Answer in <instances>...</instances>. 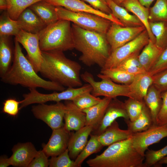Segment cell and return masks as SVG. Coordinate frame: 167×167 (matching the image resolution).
Segmentation results:
<instances>
[{
  "label": "cell",
  "instance_id": "1",
  "mask_svg": "<svg viewBox=\"0 0 167 167\" xmlns=\"http://www.w3.org/2000/svg\"><path fill=\"white\" fill-rule=\"evenodd\" d=\"M39 72L44 77L67 88L83 86L82 68L78 62L67 58L60 51H42Z\"/></svg>",
  "mask_w": 167,
  "mask_h": 167
},
{
  "label": "cell",
  "instance_id": "2",
  "mask_svg": "<svg viewBox=\"0 0 167 167\" xmlns=\"http://www.w3.org/2000/svg\"><path fill=\"white\" fill-rule=\"evenodd\" d=\"M1 81L6 84L19 85L30 89L39 88L48 90L61 92L65 87L39 76L31 62L23 54L19 43L15 40L13 61L9 70Z\"/></svg>",
  "mask_w": 167,
  "mask_h": 167
},
{
  "label": "cell",
  "instance_id": "3",
  "mask_svg": "<svg viewBox=\"0 0 167 167\" xmlns=\"http://www.w3.org/2000/svg\"><path fill=\"white\" fill-rule=\"evenodd\" d=\"M74 49L81 54L79 60L87 66L97 65L102 68L111 52L106 34L84 29L73 23Z\"/></svg>",
  "mask_w": 167,
  "mask_h": 167
},
{
  "label": "cell",
  "instance_id": "4",
  "mask_svg": "<svg viewBox=\"0 0 167 167\" xmlns=\"http://www.w3.org/2000/svg\"><path fill=\"white\" fill-rule=\"evenodd\" d=\"M144 160L133 147L131 137L109 146L86 163L90 167H144Z\"/></svg>",
  "mask_w": 167,
  "mask_h": 167
},
{
  "label": "cell",
  "instance_id": "5",
  "mask_svg": "<svg viewBox=\"0 0 167 167\" xmlns=\"http://www.w3.org/2000/svg\"><path fill=\"white\" fill-rule=\"evenodd\" d=\"M42 51L64 52L74 49L71 22L59 19L38 34Z\"/></svg>",
  "mask_w": 167,
  "mask_h": 167
},
{
  "label": "cell",
  "instance_id": "6",
  "mask_svg": "<svg viewBox=\"0 0 167 167\" xmlns=\"http://www.w3.org/2000/svg\"><path fill=\"white\" fill-rule=\"evenodd\" d=\"M59 19L68 20L86 30L106 34L112 22L98 15L87 12H75L61 6H56Z\"/></svg>",
  "mask_w": 167,
  "mask_h": 167
},
{
  "label": "cell",
  "instance_id": "7",
  "mask_svg": "<svg viewBox=\"0 0 167 167\" xmlns=\"http://www.w3.org/2000/svg\"><path fill=\"white\" fill-rule=\"evenodd\" d=\"M92 88L89 84L80 87L68 88L61 91L49 94L42 93L36 89H30L29 92L23 95L24 99L20 101L19 108L21 109L31 104H43L48 101L60 102L62 100L72 101L80 94L87 92H92Z\"/></svg>",
  "mask_w": 167,
  "mask_h": 167
},
{
  "label": "cell",
  "instance_id": "8",
  "mask_svg": "<svg viewBox=\"0 0 167 167\" xmlns=\"http://www.w3.org/2000/svg\"><path fill=\"white\" fill-rule=\"evenodd\" d=\"M97 76L101 79V81H96L93 75L87 71L81 74L82 80L92 87V90L91 93L94 96H102L112 99L119 96L130 98L128 85L116 84L101 73L98 74Z\"/></svg>",
  "mask_w": 167,
  "mask_h": 167
},
{
  "label": "cell",
  "instance_id": "9",
  "mask_svg": "<svg viewBox=\"0 0 167 167\" xmlns=\"http://www.w3.org/2000/svg\"><path fill=\"white\" fill-rule=\"evenodd\" d=\"M149 40L148 34L145 29L133 40L112 51L104 67L101 69L115 68L125 59L140 53Z\"/></svg>",
  "mask_w": 167,
  "mask_h": 167
},
{
  "label": "cell",
  "instance_id": "10",
  "mask_svg": "<svg viewBox=\"0 0 167 167\" xmlns=\"http://www.w3.org/2000/svg\"><path fill=\"white\" fill-rule=\"evenodd\" d=\"M65 109V104L59 102L50 105L39 104L33 106L31 111L36 118L44 122L53 130L64 126Z\"/></svg>",
  "mask_w": 167,
  "mask_h": 167
},
{
  "label": "cell",
  "instance_id": "11",
  "mask_svg": "<svg viewBox=\"0 0 167 167\" xmlns=\"http://www.w3.org/2000/svg\"><path fill=\"white\" fill-rule=\"evenodd\" d=\"M145 29L144 26H123L112 22L106 34L111 52L133 40Z\"/></svg>",
  "mask_w": 167,
  "mask_h": 167
},
{
  "label": "cell",
  "instance_id": "12",
  "mask_svg": "<svg viewBox=\"0 0 167 167\" xmlns=\"http://www.w3.org/2000/svg\"><path fill=\"white\" fill-rule=\"evenodd\" d=\"M167 137V126L153 124L147 130L133 133L131 137L133 146L141 155L144 156L150 145L157 143Z\"/></svg>",
  "mask_w": 167,
  "mask_h": 167
},
{
  "label": "cell",
  "instance_id": "13",
  "mask_svg": "<svg viewBox=\"0 0 167 167\" xmlns=\"http://www.w3.org/2000/svg\"><path fill=\"white\" fill-rule=\"evenodd\" d=\"M15 36V40L21 44L26 50L27 54L26 57L36 72H39L42 57L38 34L21 30Z\"/></svg>",
  "mask_w": 167,
  "mask_h": 167
},
{
  "label": "cell",
  "instance_id": "14",
  "mask_svg": "<svg viewBox=\"0 0 167 167\" xmlns=\"http://www.w3.org/2000/svg\"><path fill=\"white\" fill-rule=\"evenodd\" d=\"M55 6H61L75 12H82L94 14L124 26V25L112 14H106L96 10L81 0H44Z\"/></svg>",
  "mask_w": 167,
  "mask_h": 167
},
{
  "label": "cell",
  "instance_id": "15",
  "mask_svg": "<svg viewBox=\"0 0 167 167\" xmlns=\"http://www.w3.org/2000/svg\"><path fill=\"white\" fill-rule=\"evenodd\" d=\"M52 131L49 141L42 150L48 157L58 156L67 148L71 134L64 126Z\"/></svg>",
  "mask_w": 167,
  "mask_h": 167
},
{
  "label": "cell",
  "instance_id": "16",
  "mask_svg": "<svg viewBox=\"0 0 167 167\" xmlns=\"http://www.w3.org/2000/svg\"><path fill=\"white\" fill-rule=\"evenodd\" d=\"M120 117L123 118L124 119H129L124 102L116 98H113L99 126L96 130L92 131L91 134L99 135L116 119Z\"/></svg>",
  "mask_w": 167,
  "mask_h": 167
},
{
  "label": "cell",
  "instance_id": "17",
  "mask_svg": "<svg viewBox=\"0 0 167 167\" xmlns=\"http://www.w3.org/2000/svg\"><path fill=\"white\" fill-rule=\"evenodd\" d=\"M12 150L13 154L9 158L11 165L19 167H28L38 152L31 142L18 143Z\"/></svg>",
  "mask_w": 167,
  "mask_h": 167
},
{
  "label": "cell",
  "instance_id": "18",
  "mask_svg": "<svg viewBox=\"0 0 167 167\" xmlns=\"http://www.w3.org/2000/svg\"><path fill=\"white\" fill-rule=\"evenodd\" d=\"M64 127L68 131H77L85 126L86 114L71 101H65Z\"/></svg>",
  "mask_w": 167,
  "mask_h": 167
},
{
  "label": "cell",
  "instance_id": "19",
  "mask_svg": "<svg viewBox=\"0 0 167 167\" xmlns=\"http://www.w3.org/2000/svg\"><path fill=\"white\" fill-rule=\"evenodd\" d=\"M93 130L90 126H85L74 132H71L67 149L72 160H75L87 144L88 139Z\"/></svg>",
  "mask_w": 167,
  "mask_h": 167
},
{
  "label": "cell",
  "instance_id": "20",
  "mask_svg": "<svg viewBox=\"0 0 167 167\" xmlns=\"http://www.w3.org/2000/svg\"><path fill=\"white\" fill-rule=\"evenodd\" d=\"M21 30L38 34L47 25L29 7L24 11L16 20Z\"/></svg>",
  "mask_w": 167,
  "mask_h": 167
},
{
  "label": "cell",
  "instance_id": "21",
  "mask_svg": "<svg viewBox=\"0 0 167 167\" xmlns=\"http://www.w3.org/2000/svg\"><path fill=\"white\" fill-rule=\"evenodd\" d=\"M153 75L146 72L136 75L129 85L130 98L143 101L149 88L152 84Z\"/></svg>",
  "mask_w": 167,
  "mask_h": 167
},
{
  "label": "cell",
  "instance_id": "22",
  "mask_svg": "<svg viewBox=\"0 0 167 167\" xmlns=\"http://www.w3.org/2000/svg\"><path fill=\"white\" fill-rule=\"evenodd\" d=\"M112 99L104 97L96 104L82 110L86 114L85 126H91L93 128L92 131L96 130L102 120Z\"/></svg>",
  "mask_w": 167,
  "mask_h": 167
},
{
  "label": "cell",
  "instance_id": "23",
  "mask_svg": "<svg viewBox=\"0 0 167 167\" xmlns=\"http://www.w3.org/2000/svg\"><path fill=\"white\" fill-rule=\"evenodd\" d=\"M132 134L128 129H120L118 122L115 120L102 133L98 135V138L104 147L130 138Z\"/></svg>",
  "mask_w": 167,
  "mask_h": 167
},
{
  "label": "cell",
  "instance_id": "24",
  "mask_svg": "<svg viewBox=\"0 0 167 167\" xmlns=\"http://www.w3.org/2000/svg\"><path fill=\"white\" fill-rule=\"evenodd\" d=\"M120 6L135 15L141 21L148 34L149 39L155 43V39L149 26V8L142 5L138 0H124Z\"/></svg>",
  "mask_w": 167,
  "mask_h": 167
},
{
  "label": "cell",
  "instance_id": "25",
  "mask_svg": "<svg viewBox=\"0 0 167 167\" xmlns=\"http://www.w3.org/2000/svg\"><path fill=\"white\" fill-rule=\"evenodd\" d=\"M9 36H0V77L3 76L11 67L14 60L13 49Z\"/></svg>",
  "mask_w": 167,
  "mask_h": 167
},
{
  "label": "cell",
  "instance_id": "26",
  "mask_svg": "<svg viewBox=\"0 0 167 167\" xmlns=\"http://www.w3.org/2000/svg\"><path fill=\"white\" fill-rule=\"evenodd\" d=\"M47 25L59 19L56 6L44 0L40 1L29 7Z\"/></svg>",
  "mask_w": 167,
  "mask_h": 167
},
{
  "label": "cell",
  "instance_id": "27",
  "mask_svg": "<svg viewBox=\"0 0 167 167\" xmlns=\"http://www.w3.org/2000/svg\"><path fill=\"white\" fill-rule=\"evenodd\" d=\"M106 2L112 13L124 26H144L135 15L130 14L124 8L116 4L113 0H107Z\"/></svg>",
  "mask_w": 167,
  "mask_h": 167
},
{
  "label": "cell",
  "instance_id": "28",
  "mask_svg": "<svg viewBox=\"0 0 167 167\" xmlns=\"http://www.w3.org/2000/svg\"><path fill=\"white\" fill-rule=\"evenodd\" d=\"M163 51L149 39L139 55V62L147 72L155 63Z\"/></svg>",
  "mask_w": 167,
  "mask_h": 167
},
{
  "label": "cell",
  "instance_id": "29",
  "mask_svg": "<svg viewBox=\"0 0 167 167\" xmlns=\"http://www.w3.org/2000/svg\"><path fill=\"white\" fill-rule=\"evenodd\" d=\"M161 92L152 84L149 88L143 101L149 110L153 124H156L157 115L162 104Z\"/></svg>",
  "mask_w": 167,
  "mask_h": 167
},
{
  "label": "cell",
  "instance_id": "30",
  "mask_svg": "<svg viewBox=\"0 0 167 167\" xmlns=\"http://www.w3.org/2000/svg\"><path fill=\"white\" fill-rule=\"evenodd\" d=\"M124 120L127 129L133 134L145 131L153 124L149 110L145 104L140 114L136 119L133 121L129 119Z\"/></svg>",
  "mask_w": 167,
  "mask_h": 167
},
{
  "label": "cell",
  "instance_id": "31",
  "mask_svg": "<svg viewBox=\"0 0 167 167\" xmlns=\"http://www.w3.org/2000/svg\"><path fill=\"white\" fill-rule=\"evenodd\" d=\"M149 24L155 38V44L164 50L167 48V21L149 22Z\"/></svg>",
  "mask_w": 167,
  "mask_h": 167
},
{
  "label": "cell",
  "instance_id": "32",
  "mask_svg": "<svg viewBox=\"0 0 167 167\" xmlns=\"http://www.w3.org/2000/svg\"><path fill=\"white\" fill-rule=\"evenodd\" d=\"M90 138L85 147L74 161L76 167L81 165L90 155L100 151L103 147L99 140L98 135L91 134Z\"/></svg>",
  "mask_w": 167,
  "mask_h": 167
},
{
  "label": "cell",
  "instance_id": "33",
  "mask_svg": "<svg viewBox=\"0 0 167 167\" xmlns=\"http://www.w3.org/2000/svg\"><path fill=\"white\" fill-rule=\"evenodd\" d=\"M100 73L115 83L126 85L132 82L136 75L116 68L101 69Z\"/></svg>",
  "mask_w": 167,
  "mask_h": 167
},
{
  "label": "cell",
  "instance_id": "34",
  "mask_svg": "<svg viewBox=\"0 0 167 167\" xmlns=\"http://www.w3.org/2000/svg\"><path fill=\"white\" fill-rule=\"evenodd\" d=\"M16 20L12 19L7 11L0 17V36H16L21 30Z\"/></svg>",
  "mask_w": 167,
  "mask_h": 167
},
{
  "label": "cell",
  "instance_id": "35",
  "mask_svg": "<svg viewBox=\"0 0 167 167\" xmlns=\"http://www.w3.org/2000/svg\"><path fill=\"white\" fill-rule=\"evenodd\" d=\"M43 0H6V11L11 19L17 20L20 14L34 3Z\"/></svg>",
  "mask_w": 167,
  "mask_h": 167
},
{
  "label": "cell",
  "instance_id": "36",
  "mask_svg": "<svg viewBox=\"0 0 167 167\" xmlns=\"http://www.w3.org/2000/svg\"><path fill=\"white\" fill-rule=\"evenodd\" d=\"M139 54H135L125 59L115 68L135 75L147 72L139 62Z\"/></svg>",
  "mask_w": 167,
  "mask_h": 167
},
{
  "label": "cell",
  "instance_id": "37",
  "mask_svg": "<svg viewBox=\"0 0 167 167\" xmlns=\"http://www.w3.org/2000/svg\"><path fill=\"white\" fill-rule=\"evenodd\" d=\"M149 22L167 21V0H156L149 8Z\"/></svg>",
  "mask_w": 167,
  "mask_h": 167
},
{
  "label": "cell",
  "instance_id": "38",
  "mask_svg": "<svg viewBox=\"0 0 167 167\" xmlns=\"http://www.w3.org/2000/svg\"><path fill=\"white\" fill-rule=\"evenodd\" d=\"M101 99L93 95L91 92H87L78 96L71 101L79 108L82 110L96 104Z\"/></svg>",
  "mask_w": 167,
  "mask_h": 167
},
{
  "label": "cell",
  "instance_id": "39",
  "mask_svg": "<svg viewBox=\"0 0 167 167\" xmlns=\"http://www.w3.org/2000/svg\"><path fill=\"white\" fill-rule=\"evenodd\" d=\"M147 150L144 156V167L156 165L160 160L167 156V145L158 150Z\"/></svg>",
  "mask_w": 167,
  "mask_h": 167
},
{
  "label": "cell",
  "instance_id": "40",
  "mask_svg": "<svg viewBox=\"0 0 167 167\" xmlns=\"http://www.w3.org/2000/svg\"><path fill=\"white\" fill-rule=\"evenodd\" d=\"M124 104L129 119L131 121H134L139 116L145 104L143 101L130 98L125 100Z\"/></svg>",
  "mask_w": 167,
  "mask_h": 167
},
{
  "label": "cell",
  "instance_id": "41",
  "mask_svg": "<svg viewBox=\"0 0 167 167\" xmlns=\"http://www.w3.org/2000/svg\"><path fill=\"white\" fill-rule=\"evenodd\" d=\"M50 167H76L74 161L71 160L67 148L63 153L49 160Z\"/></svg>",
  "mask_w": 167,
  "mask_h": 167
},
{
  "label": "cell",
  "instance_id": "42",
  "mask_svg": "<svg viewBox=\"0 0 167 167\" xmlns=\"http://www.w3.org/2000/svg\"><path fill=\"white\" fill-rule=\"evenodd\" d=\"M152 85L161 93L167 91V69L153 75Z\"/></svg>",
  "mask_w": 167,
  "mask_h": 167
},
{
  "label": "cell",
  "instance_id": "43",
  "mask_svg": "<svg viewBox=\"0 0 167 167\" xmlns=\"http://www.w3.org/2000/svg\"><path fill=\"white\" fill-rule=\"evenodd\" d=\"M167 69V48L163 50L157 60L147 72L153 75Z\"/></svg>",
  "mask_w": 167,
  "mask_h": 167
},
{
  "label": "cell",
  "instance_id": "44",
  "mask_svg": "<svg viewBox=\"0 0 167 167\" xmlns=\"http://www.w3.org/2000/svg\"><path fill=\"white\" fill-rule=\"evenodd\" d=\"M20 101L15 99L9 98L5 100L3 103L2 112L13 117L16 116L20 109Z\"/></svg>",
  "mask_w": 167,
  "mask_h": 167
},
{
  "label": "cell",
  "instance_id": "45",
  "mask_svg": "<svg viewBox=\"0 0 167 167\" xmlns=\"http://www.w3.org/2000/svg\"><path fill=\"white\" fill-rule=\"evenodd\" d=\"M161 96L162 104L157 117L156 124L167 126V91L162 93Z\"/></svg>",
  "mask_w": 167,
  "mask_h": 167
},
{
  "label": "cell",
  "instance_id": "46",
  "mask_svg": "<svg viewBox=\"0 0 167 167\" xmlns=\"http://www.w3.org/2000/svg\"><path fill=\"white\" fill-rule=\"evenodd\" d=\"M49 166L48 157L42 151H38L28 167H47Z\"/></svg>",
  "mask_w": 167,
  "mask_h": 167
},
{
  "label": "cell",
  "instance_id": "47",
  "mask_svg": "<svg viewBox=\"0 0 167 167\" xmlns=\"http://www.w3.org/2000/svg\"><path fill=\"white\" fill-rule=\"evenodd\" d=\"M87 2L94 9L106 14L112 13V11L106 2L104 0H81Z\"/></svg>",
  "mask_w": 167,
  "mask_h": 167
},
{
  "label": "cell",
  "instance_id": "48",
  "mask_svg": "<svg viewBox=\"0 0 167 167\" xmlns=\"http://www.w3.org/2000/svg\"><path fill=\"white\" fill-rule=\"evenodd\" d=\"M11 165L9 158L1 157L0 159V167H7Z\"/></svg>",
  "mask_w": 167,
  "mask_h": 167
},
{
  "label": "cell",
  "instance_id": "49",
  "mask_svg": "<svg viewBox=\"0 0 167 167\" xmlns=\"http://www.w3.org/2000/svg\"><path fill=\"white\" fill-rule=\"evenodd\" d=\"M139 2L145 7L149 8L150 6L155 0H138Z\"/></svg>",
  "mask_w": 167,
  "mask_h": 167
},
{
  "label": "cell",
  "instance_id": "50",
  "mask_svg": "<svg viewBox=\"0 0 167 167\" xmlns=\"http://www.w3.org/2000/svg\"><path fill=\"white\" fill-rule=\"evenodd\" d=\"M7 4L6 0H0V9L1 10H7Z\"/></svg>",
  "mask_w": 167,
  "mask_h": 167
},
{
  "label": "cell",
  "instance_id": "51",
  "mask_svg": "<svg viewBox=\"0 0 167 167\" xmlns=\"http://www.w3.org/2000/svg\"><path fill=\"white\" fill-rule=\"evenodd\" d=\"M167 164V156L163 157L157 163L156 165H161L162 164Z\"/></svg>",
  "mask_w": 167,
  "mask_h": 167
},
{
  "label": "cell",
  "instance_id": "52",
  "mask_svg": "<svg viewBox=\"0 0 167 167\" xmlns=\"http://www.w3.org/2000/svg\"><path fill=\"white\" fill-rule=\"evenodd\" d=\"M124 0H113V1L117 4L120 5L121 3Z\"/></svg>",
  "mask_w": 167,
  "mask_h": 167
},
{
  "label": "cell",
  "instance_id": "53",
  "mask_svg": "<svg viewBox=\"0 0 167 167\" xmlns=\"http://www.w3.org/2000/svg\"><path fill=\"white\" fill-rule=\"evenodd\" d=\"M104 0L106 2V1L107 0Z\"/></svg>",
  "mask_w": 167,
  "mask_h": 167
}]
</instances>
